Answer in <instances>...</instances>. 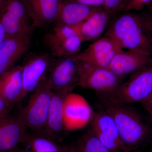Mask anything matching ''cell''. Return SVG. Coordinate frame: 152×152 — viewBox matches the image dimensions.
<instances>
[{"mask_svg": "<svg viewBox=\"0 0 152 152\" xmlns=\"http://www.w3.org/2000/svg\"><path fill=\"white\" fill-rule=\"evenodd\" d=\"M105 36L123 50L152 56V23L149 16L123 14L113 20Z\"/></svg>", "mask_w": 152, "mask_h": 152, "instance_id": "obj_1", "label": "cell"}, {"mask_svg": "<svg viewBox=\"0 0 152 152\" xmlns=\"http://www.w3.org/2000/svg\"><path fill=\"white\" fill-rule=\"evenodd\" d=\"M105 111L113 119L121 140L129 151L135 150L148 139L150 128L135 110L125 104L107 103Z\"/></svg>", "mask_w": 152, "mask_h": 152, "instance_id": "obj_2", "label": "cell"}, {"mask_svg": "<svg viewBox=\"0 0 152 152\" xmlns=\"http://www.w3.org/2000/svg\"><path fill=\"white\" fill-rule=\"evenodd\" d=\"M152 95V64L131 75L127 82L109 95L107 103H142Z\"/></svg>", "mask_w": 152, "mask_h": 152, "instance_id": "obj_3", "label": "cell"}, {"mask_svg": "<svg viewBox=\"0 0 152 152\" xmlns=\"http://www.w3.org/2000/svg\"><path fill=\"white\" fill-rule=\"evenodd\" d=\"M52 94L45 79L34 91L20 114L26 126L36 130L45 128Z\"/></svg>", "mask_w": 152, "mask_h": 152, "instance_id": "obj_4", "label": "cell"}, {"mask_svg": "<svg viewBox=\"0 0 152 152\" xmlns=\"http://www.w3.org/2000/svg\"><path fill=\"white\" fill-rule=\"evenodd\" d=\"M122 79L108 68L99 67L79 61L78 86L82 88L110 95L118 88L122 83Z\"/></svg>", "mask_w": 152, "mask_h": 152, "instance_id": "obj_5", "label": "cell"}, {"mask_svg": "<svg viewBox=\"0 0 152 152\" xmlns=\"http://www.w3.org/2000/svg\"><path fill=\"white\" fill-rule=\"evenodd\" d=\"M47 82L53 91L72 93L79 85V61L74 56L59 58L53 63Z\"/></svg>", "mask_w": 152, "mask_h": 152, "instance_id": "obj_6", "label": "cell"}, {"mask_svg": "<svg viewBox=\"0 0 152 152\" xmlns=\"http://www.w3.org/2000/svg\"><path fill=\"white\" fill-rule=\"evenodd\" d=\"M29 19L32 20L25 0H5L0 11V21L6 36L30 35L34 28Z\"/></svg>", "mask_w": 152, "mask_h": 152, "instance_id": "obj_7", "label": "cell"}, {"mask_svg": "<svg viewBox=\"0 0 152 152\" xmlns=\"http://www.w3.org/2000/svg\"><path fill=\"white\" fill-rule=\"evenodd\" d=\"M83 41L75 28L56 23L45 39L52 55L59 58L78 53Z\"/></svg>", "mask_w": 152, "mask_h": 152, "instance_id": "obj_8", "label": "cell"}, {"mask_svg": "<svg viewBox=\"0 0 152 152\" xmlns=\"http://www.w3.org/2000/svg\"><path fill=\"white\" fill-rule=\"evenodd\" d=\"M93 115L89 104L81 95L72 92L66 96L63 106L65 130L72 131L84 127L91 121Z\"/></svg>", "mask_w": 152, "mask_h": 152, "instance_id": "obj_9", "label": "cell"}, {"mask_svg": "<svg viewBox=\"0 0 152 152\" xmlns=\"http://www.w3.org/2000/svg\"><path fill=\"white\" fill-rule=\"evenodd\" d=\"M91 130L102 143L111 152L129 151L123 143L113 119L104 111L94 113Z\"/></svg>", "mask_w": 152, "mask_h": 152, "instance_id": "obj_10", "label": "cell"}, {"mask_svg": "<svg viewBox=\"0 0 152 152\" xmlns=\"http://www.w3.org/2000/svg\"><path fill=\"white\" fill-rule=\"evenodd\" d=\"M54 62L50 55L45 53L36 54L30 57L23 66V98L34 91L47 78Z\"/></svg>", "mask_w": 152, "mask_h": 152, "instance_id": "obj_11", "label": "cell"}, {"mask_svg": "<svg viewBox=\"0 0 152 152\" xmlns=\"http://www.w3.org/2000/svg\"><path fill=\"white\" fill-rule=\"evenodd\" d=\"M121 49L112 39L105 36L74 56L80 62L108 68L114 57Z\"/></svg>", "mask_w": 152, "mask_h": 152, "instance_id": "obj_12", "label": "cell"}, {"mask_svg": "<svg viewBox=\"0 0 152 152\" xmlns=\"http://www.w3.org/2000/svg\"><path fill=\"white\" fill-rule=\"evenodd\" d=\"M30 45L29 35L6 36L0 45V75L13 67Z\"/></svg>", "mask_w": 152, "mask_h": 152, "instance_id": "obj_13", "label": "cell"}, {"mask_svg": "<svg viewBox=\"0 0 152 152\" xmlns=\"http://www.w3.org/2000/svg\"><path fill=\"white\" fill-rule=\"evenodd\" d=\"M151 64V55L121 49L114 57L108 69L123 78Z\"/></svg>", "mask_w": 152, "mask_h": 152, "instance_id": "obj_14", "label": "cell"}, {"mask_svg": "<svg viewBox=\"0 0 152 152\" xmlns=\"http://www.w3.org/2000/svg\"><path fill=\"white\" fill-rule=\"evenodd\" d=\"M26 127L20 115L0 119V152H9L22 143L26 135Z\"/></svg>", "mask_w": 152, "mask_h": 152, "instance_id": "obj_15", "label": "cell"}, {"mask_svg": "<svg viewBox=\"0 0 152 152\" xmlns=\"http://www.w3.org/2000/svg\"><path fill=\"white\" fill-rule=\"evenodd\" d=\"M23 66H14L0 75V96L10 109L23 99Z\"/></svg>", "mask_w": 152, "mask_h": 152, "instance_id": "obj_16", "label": "cell"}, {"mask_svg": "<svg viewBox=\"0 0 152 152\" xmlns=\"http://www.w3.org/2000/svg\"><path fill=\"white\" fill-rule=\"evenodd\" d=\"M34 28L55 22L62 2L61 0H25Z\"/></svg>", "mask_w": 152, "mask_h": 152, "instance_id": "obj_17", "label": "cell"}, {"mask_svg": "<svg viewBox=\"0 0 152 152\" xmlns=\"http://www.w3.org/2000/svg\"><path fill=\"white\" fill-rule=\"evenodd\" d=\"M99 7L78 2L63 3L55 22L56 24L75 28Z\"/></svg>", "mask_w": 152, "mask_h": 152, "instance_id": "obj_18", "label": "cell"}, {"mask_svg": "<svg viewBox=\"0 0 152 152\" xmlns=\"http://www.w3.org/2000/svg\"><path fill=\"white\" fill-rule=\"evenodd\" d=\"M110 15L107 11L98 8L88 18L76 27L83 41H90L99 37L106 29Z\"/></svg>", "mask_w": 152, "mask_h": 152, "instance_id": "obj_19", "label": "cell"}, {"mask_svg": "<svg viewBox=\"0 0 152 152\" xmlns=\"http://www.w3.org/2000/svg\"><path fill=\"white\" fill-rule=\"evenodd\" d=\"M68 94L53 91L45 131L50 136L58 135L64 129L63 118L64 101Z\"/></svg>", "mask_w": 152, "mask_h": 152, "instance_id": "obj_20", "label": "cell"}, {"mask_svg": "<svg viewBox=\"0 0 152 152\" xmlns=\"http://www.w3.org/2000/svg\"><path fill=\"white\" fill-rule=\"evenodd\" d=\"M22 143L25 152H61L63 149L50 138L41 135L27 134Z\"/></svg>", "mask_w": 152, "mask_h": 152, "instance_id": "obj_21", "label": "cell"}, {"mask_svg": "<svg viewBox=\"0 0 152 152\" xmlns=\"http://www.w3.org/2000/svg\"><path fill=\"white\" fill-rule=\"evenodd\" d=\"M74 147L76 152H111L99 140L91 130L86 133Z\"/></svg>", "mask_w": 152, "mask_h": 152, "instance_id": "obj_22", "label": "cell"}, {"mask_svg": "<svg viewBox=\"0 0 152 152\" xmlns=\"http://www.w3.org/2000/svg\"><path fill=\"white\" fill-rule=\"evenodd\" d=\"M126 0H104V9L110 15L123 10Z\"/></svg>", "mask_w": 152, "mask_h": 152, "instance_id": "obj_23", "label": "cell"}, {"mask_svg": "<svg viewBox=\"0 0 152 152\" xmlns=\"http://www.w3.org/2000/svg\"><path fill=\"white\" fill-rule=\"evenodd\" d=\"M152 4V0H126L122 10L139 11L145 6Z\"/></svg>", "mask_w": 152, "mask_h": 152, "instance_id": "obj_24", "label": "cell"}, {"mask_svg": "<svg viewBox=\"0 0 152 152\" xmlns=\"http://www.w3.org/2000/svg\"><path fill=\"white\" fill-rule=\"evenodd\" d=\"M11 109L0 96V119L8 115Z\"/></svg>", "mask_w": 152, "mask_h": 152, "instance_id": "obj_25", "label": "cell"}, {"mask_svg": "<svg viewBox=\"0 0 152 152\" xmlns=\"http://www.w3.org/2000/svg\"><path fill=\"white\" fill-rule=\"evenodd\" d=\"M94 7L104 6V0H81L80 2Z\"/></svg>", "mask_w": 152, "mask_h": 152, "instance_id": "obj_26", "label": "cell"}, {"mask_svg": "<svg viewBox=\"0 0 152 152\" xmlns=\"http://www.w3.org/2000/svg\"><path fill=\"white\" fill-rule=\"evenodd\" d=\"M141 104L144 108L149 113L150 115H152V95Z\"/></svg>", "mask_w": 152, "mask_h": 152, "instance_id": "obj_27", "label": "cell"}, {"mask_svg": "<svg viewBox=\"0 0 152 152\" xmlns=\"http://www.w3.org/2000/svg\"><path fill=\"white\" fill-rule=\"evenodd\" d=\"M6 34L4 26L0 21V45L5 38Z\"/></svg>", "mask_w": 152, "mask_h": 152, "instance_id": "obj_28", "label": "cell"}, {"mask_svg": "<svg viewBox=\"0 0 152 152\" xmlns=\"http://www.w3.org/2000/svg\"><path fill=\"white\" fill-rule=\"evenodd\" d=\"M61 152H76L74 146L64 147Z\"/></svg>", "mask_w": 152, "mask_h": 152, "instance_id": "obj_29", "label": "cell"}, {"mask_svg": "<svg viewBox=\"0 0 152 152\" xmlns=\"http://www.w3.org/2000/svg\"><path fill=\"white\" fill-rule=\"evenodd\" d=\"M152 23V5H151L150 7V15H149Z\"/></svg>", "mask_w": 152, "mask_h": 152, "instance_id": "obj_30", "label": "cell"}, {"mask_svg": "<svg viewBox=\"0 0 152 152\" xmlns=\"http://www.w3.org/2000/svg\"><path fill=\"white\" fill-rule=\"evenodd\" d=\"M21 150L19 149L18 147L15 148L14 149L11 150V151L9 152H20Z\"/></svg>", "mask_w": 152, "mask_h": 152, "instance_id": "obj_31", "label": "cell"}, {"mask_svg": "<svg viewBox=\"0 0 152 152\" xmlns=\"http://www.w3.org/2000/svg\"><path fill=\"white\" fill-rule=\"evenodd\" d=\"M4 1L5 0H0V11H1L2 7Z\"/></svg>", "mask_w": 152, "mask_h": 152, "instance_id": "obj_32", "label": "cell"}, {"mask_svg": "<svg viewBox=\"0 0 152 152\" xmlns=\"http://www.w3.org/2000/svg\"><path fill=\"white\" fill-rule=\"evenodd\" d=\"M69 1L72 2H80V1L81 0H68Z\"/></svg>", "mask_w": 152, "mask_h": 152, "instance_id": "obj_33", "label": "cell"}, {"mask_svg": "<svg viewBox=\"0 0 152 152\" xmlns=\"http://www.w3.org/2000/svg\"><path fill=\"white\" fill-rule=\"evenodd\" d=\"M126 152H139L136 151L135 150H133V151H128Z\"/></svg>", "mask_w": 152, "mask_h": 152, "instance_id": "obj_34", "label": "cell"}, {"mask_svg": "<svg viewBox=\"0 0 152 152\" xmlns=\"http://www.w3.org/2000/svg\"><path fill=\"white\" fill-rule=\"evenodd\" d=\"M150 115V119H151V124L152 125V115Z\"/></svg>", "mask_w": 152, "mask_h": 152, "instance_id": "obj_35", "label": "cell"}, {"mask_svg": "<svg viewBox=\"0 0 152 152\" xmlns=\"http://www.w3.org/2000/svg\"><path fill=\"white\" fill-rule=\"evenodd\" d=\"M22 151H23V152H25L23 150H22Z\"/></svg>", "mask_w": 152, "mask_h": 152, "instance_id": "obj_36", "label": "cell"}, {"mask_svg": "<svg viewBox=\"0 0 152 152\" xmlns=\"http://www.w3.org/2000/svg\"><path fill=\"white\" fill-rule=\"evenodd\" d=\"M20 152H23V151H22V150H21Z\"/></svg>", "mask_w": 152, "mask_h": 152, "instance_id": "obj_37", "label": "cell"}, {"mask_svg": "<svg viewBox=\"0 0 152 152\" xmlns=\"http://www.w3.org/2000/svg\"><path fill=\"white\" fill-rule=\"evenodd\" d=\"M151 152H152V150L151 151Z\"/></svg>", "mask_w": 152, "mask_h": 152, "instance_id": "obj_38", "label": "cell"}, {"mask_svg": "<svg viewBox=\"0 0 152 152\" xmlns=\"http://www.w3.org/2000/svg\"><path fill=\"white\" fill-rule=\"evenodd\" d=\"M151 5H152V4H151Z\"/></svg>", "mask_w": 152, "mask_h": 152, "instance_id": "obj_39", "label": "cell"}]
</instances>
